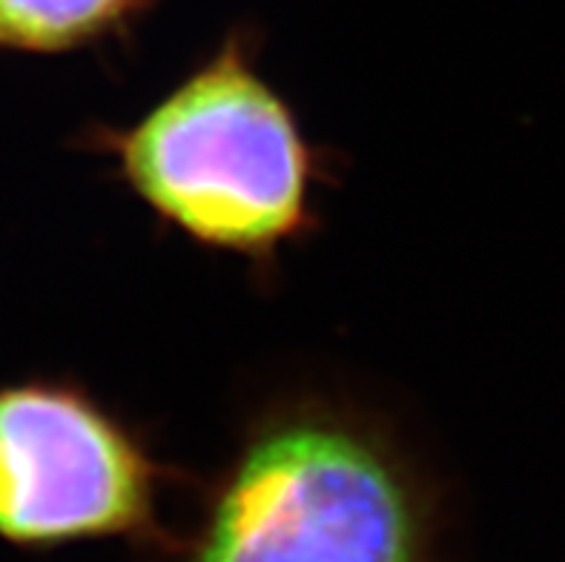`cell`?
<instances>
[{
  "label": "cell",
  "instance_id": "cell-4",
  "mask_svg": "<svg viewBox=\"0 0 565 562\" xmlns=\"http://www.w3.org/2000/svg\"><path fill=\"white\" fill-rule=\"evenodd\" d=\"M156 0H0V52L57 57L129 38Z\"/></svg>",
  "mask_w": 565,
  "mask_h": 562
},
{
  "label": "cell",
  "instance_id": "cell-3",
  "mask_svg": "<svg viewBox=\"0 0 565 562\" xmlns=\"http://www.w3.org/2000/svg\"><path fill=\"white\" fill-rule=\"evenodd\" d=\"M164 479L150 439L84 384H0V540L55 549L147 534Z\"/></svg>",
  "mask_w": 565,
  "mask_h": 562
},
{
  "label": "cell",
  "instance_id": "cell-2",
  "mask_svg": "<svg viewBox=\"0 0 565 562\" xmlns=\"http://www.w3.org/2000/svg\"><path fill=\"white\" fill-rule=\"evenodd\" d=\"M423 470L382 416L285 393L244 422L186 562H425Z\"/></svg>",
  "mask_w": 565,
  "mask_h": 562
},
{
  "label": "cell",
  "instance_id": "cell-1",
  "mask_svg": "<svg viewBox=\"0 0 565 562\" xmlns=\"http://www.w3.org/2000/svg\"><path fill=\"white\" fill-rule=\"evenodd\" d=\"M81 147L161 227L262 273L319 227L330 161L262 72L253 29H230L129 124H89Z\"/></svg>",
  "mask_w": 565,
  "mask_h": 562
}]
</instances>
